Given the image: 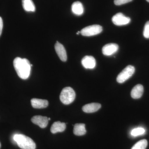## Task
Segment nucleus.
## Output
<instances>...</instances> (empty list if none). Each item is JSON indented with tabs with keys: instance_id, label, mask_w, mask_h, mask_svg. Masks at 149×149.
<instances>
[{
	"instance_id": "f257e3e1",
	"label": "nucleus",
	"mask_w": 149,
	"mask_h": 149,
	"mask_svg": "<svg viewBox=\"0 0 149 149\" xmlns=\"http://www.w3.org/2000/svg\"><path fill=\"white\" fill-rule=\"evenodd\" d=\"M13 65L19 77L23 80L29 77L31 71V64L27 59L17 57L13 61Z\"/></svg>"
},
{
	"instance_id": "f03ea898",
	"label": "nucleus",
	"mask_w": 149,
	"mask_h": 149,
	"mask_svg": "<svg viewBox=\"0 0 149 149\" xmlns=\"http://www.w3.org/2000/svg\"><path fill=\"white\" fill-rule=\"evenodd\" d=\"M13 140L19 148L22 149H35L36 144L29 137L23 134H15L13 136Z\"/></svg>"
},
{
	"instance_id": "7ed1b4c3",
	"label": "nucleus",
	"mask_w": 149,
	"mask_h": 149,
	"mask_svg": "<svg viewBox=\"0 0 149 149\" xmlns=\"http://www.w3.org/2000/svg\"><path fill=\"white\" fill-rule=\"evenodd\" d=\"M75 98V93L70 87L63 88L61 93L60 99L64 104H69L74 101Z\"/></svg>"
},
{
	"instance_id": "20e7f679",
	"label": "nucleus",
	"mask_w": 149,
	"mask_h": 149,
	"mask_svg": "<svg viewBox=\"0 0 149 149\" xmlns=\"http://www.w3.org/2000/svg\"><path fill=\"white\" fill-rule=\"evenodd\" d=\"M135 71V68L134 66L131 65H128L118 75L116 78L118 83H124L133 75Z\"/></svg>"
},
{
	"instance_id": "39448f33",
	"label": "nucleus",
	"mask_w": 149,
	"mask_h": 149,
	"mask_svg": "<svg viewBox=\"0 0 149 149\" xmlns=\"http://www.w3.org/2000/svg\"><path fill=\"white\" fill-rule=\"evenodd\" d=\"M102 30V27L101 26L95 24L87 26L83 28L80 31V33L83 36L90 37L100 34Z\"/></svg>"
},
{
	"instance_id": "423d86ee",
	"label": "nucleus",
	"mask_w": 149,
	"mask_h": 149,
	"mask_svg": "<svg viewBox=\"0 0 149 149\" xmlns=\"http://www.w3.org/2000/svg\"><path fill=\"white\" fill-rule=\"evenodd\" d=\"M112 21L116 25L123 26L129 24L130 22V17L125 16L121 13H119L113 17Z\"/></svg>"
},
{
	"instance_id": "0eeeda50",
	"label": "nucleus",
	"mask_w": 149,
	"mask_h": 149,
	"mask_svg": "<svg viewBox=\"0 0 149 149\" xmlns=\"http://www.w3.org/2000/svg\"><path fill=\"white\" fill-rule=\"evenodd\" d=\"M119 47L115 43L107 44L103 47L102 52L104 55L110 56L116 53L118 50Z\"/></svg>"
},
{
	"instance_id": "6e6552de",
	"label": "nucleus",
	"mask_w": 149,
	"mask_h": 149,
	"mask_svg": "<svg viewBox=\"0 0 149 149\" xmlns=\"http://www.w3.org/2000/svg\"><path fill=\"white\" fill-rule=\"evenodd\" d=\"M31 121L34 124L38 125L41 128H45L48 125V118L42 116H35L31 119Z\"/></svg>"
},
{
	"instance_id": "1a4fd4ad",
	"label": "nucleus",
	"mask_w": 149,
	"mask_h": 149,
	"mask_svg": "<svg viewBox=\"0 0 149 149\" xmlns=\"http://www.w3.org/2000/svg\"><path fill=\"white\" fill-rule=\"evenodd\" d=\"M81 63L83 66L86 69H93L96 66L95 59L92 56H85L82 59Z\"/></svg>"
},
{
	"instance_id": "9d476101",
	"label": "nucleus",
	"mask_w": 149,
	"mask_h": 149,
	"mask_svg": "<svg viewBox=\"0 0 149 149\" xmlns=\"http://www.w3.org/2000/svg\"><path fill=\"white\" fill-rule=\"evenodd\" d=\"M55 49L58 56L62 61L65 62L67 59L66 50L64 46L57 42L55 45Z\"/></svg>"
},
{
	"instance_id": "9b49d317",
	"label": "nucleus",
	"mask_w": 149,
	"mask_h": 149,
	"mask_svg": "<svg viewBox=\"0 0 149 149\" xmlns=\"http://www.w3.org/2000/svg\"><path fill=\"white\" fill-rule=\"evenodd\" d=\"M31 104L35 109H43L47 107L49 102L47 100L37 98L32 99L31 100Z\"/></svg>"
},
{
	"instance_id": "f8f14e48",
	"label": "nucleus",
	"mask_w": 149,
	"mask_h": 149,
	"mask_svg": "<svg viewBox=\"0 0 149 149\" xmlns=\"http://www.w3.org/2000/svg\"><path fill=\"white\" fill-rule=\"evenodd\" d=\"M101 107V105L97 103H92L85 105L82 108L83 111L87 113H91L97 111Z\"/></svg>"
},
{
	"instance_id": "ddd939ff",
	"label": "nucleus",
	"mask_w": 149,
	"mask_h": 149,
	"mask_svg": "<svg viewBox=\"0 0 149 149\" xmlns=\"http://www.w3.org/2000/svg\"><path fill=\"white\" fill-rule=\"evenodd\" d=\"M143 92L144 88L143 85L138 84L136 85L131 91V97L134 99L140 98L143 95Z\"/></svg>"
},
{
	"instance_id": "4468645a",
	"label": "nucleus",
	"mask_w": 149,
	"mask_h": 149,
	"mask_svg": "<svg viewBox=\"0 0 149 149\" xmlns=\"http://www.w3.org/2000/svg\"><path fill=\"white\" fill-rule=\"evenodd\" d=\"M66 128V124L63 122H61L60 121L55 122L52 125L51 128V132L53 134L58 133V132H62L65 130Z\"/></svg>"
},
{
	"instance_id": "2eb2a0df",
	"label": "nucleus",
	"mask_w": 149,
	"mask_h": 149,
	"mask_svg": "<svg viewBox=\"0 0 149 149\" xmlns=\"http://www.w3.org/2000/svg\"><path fill=\"white\" fill-rule=\"evenodd\" d=\"M72 12L77 15H81L84 13V8L82 3L79 1L74 2L71 7Z\"/></svg>"
},
{
	"instance_id": "dca6fc26",
	"label": "nucleus",
	"mask_w": 149,
	"mask_h": 149,
	"mask_svg": "<svg viewBox=\"0 0 149 149\" xmlns=\"http://www.w3.org/2000/svg\"><path fill=\"white\" fill-rule=\"evenodd\" d=\"M73 133L77 136H81L85 135L86 133L85 125L83 123H76L74 126Z\"/></svg>"
},
{
	"instance_id": "f3484780",
	"label": "nucleus",
	"mask_w": 149,
	"mask_h": 149,
	"mask_svg": "<svg viewBox=\"0 0 149 149\" xmlns=\"http://www.w3.org/2000/svg\"><path fill=\"white\" fill-rule=\"evenodd\" d=\"M22 6L27 12H35L36 8L32 0H22Z\"/></svg>"
},
{
	"instance_id": "a211bd4d",
	"label": "nucleus",
	"mask_w": 149,
	"mask_h": 149,
	"mask_svg": "<svg viewBox=\"0 0 149 149\" xmlns=\"http://www.w3.org/2000/svg\"><path fill=\"white\" fill-rule=\"evenodd\" d=\"M148 146V141L146 139L141 140L133 146L131 149H146Z\"/></svg>"
},
{
	"instance_id": "6ab92c4d",
	"label": "nucleus",
	"mask_w": 149,
	"mask_h": 149,
	"mask_svg": "<svg viewBox=\"0 0 149 149\" xmlns=\"http://www.w3.org/2000/svg\"><path fill=\"white\" fill-rule=\"evenodd\" d=\"M146 130L145 129L143 128H135L132 130L131 132V134L132 136L136 137L143 135L145 133Z\"/></svg>"
},
{
	"instance_id": "aec40b11",
	"label": "nucleus",
	"mask_w": 149,
	"mask_h": 149,
	"mask_svg": "<svg viewBox=\"0 0 149 149\" xmlns=\"http://www.w3.org/2000/svg\"><path fill=\"white\" fill-rule=\"evenodd\" d=\"M144 37L147 39L149 38V21L147 22L145 24L143 30Z\"/></svg>"
},
{
	"instance_id": "412c9836",
	"label": "nucleus",
	"mask_w": 149,
	"mask_h": 149,
	"mask_svg": "<svg viewBox=\"0 0 149 149\" xmlns=\"http://www.w3.org/2000/svg\"><path fill=\"white\" fill-rule=\"evenodd\" d=\"M133 0H114L115 4L116 6H120L132 1Z\"/></svg>"
},
{
	"instance_id": "4be33fe9",
	"label": "nucleus",
	"mask_w": 149,
	"mask_h": 149,
	"mask_svg": "<svg viewBox=\"0 0 149 149\" xmlns=\"http://www.w3.org/2000/svg\"><path fill=\"white\" fill-rule=\"evenodd\" d=\"M3 28V22L2 19L0 17V36L2 34Z\"/></svg>"
},
{
	"instance_id": "5701e85b",
	"label": "nucleus",
	"mask_w": 149,
	"mask_h": 149,
	"mask_svg": "<svg viewBox=\"0 0 149 149\" xmlns=\"http://www.w3.org/2000/svg\"><path fill=\"white\" fill-rule=\"evenodd\" d=\"M80 33V31H78V32H77V33H76V34H77V35H79Z\"/></svg>"
},
{
	"instance_id": "b1692460",
	"label": "nucleus",
	"mask_w": 149,
	"mask_h": 149,
	"mask_svg": "<svg viewBox=\"0 0 149 149\" xmlns=\"http://www.w3.org/2000/svg\"><path fill=\"white\" fill-rule=\"evenodd\" d=\"M51 120V118H48V120Z\"/></svg>"
},
{
	"instance_id": "393cba45",
	"label": "nucleus",
	"mask_w": 149,
	"mask_h": 149,
	"mask_svg": "<svg viewBox=\"0 0 149 149\" xmlns=\"http://www.w3.org/2000/svg\"><path fill=\"white\" fill-rule=\"evenodd\" d=\"M146 1L148 2L149 3V0H146Z\"/></svg>"
},
{
	"instance_id": "a878e982",
	"label": "nucleus",
	"mask_w": 149,
	"mask_h": 149,
	"mask_svg": "<svg viewBox=\"0 0 149 149\" xmlns=\"http://www.w3.org/2000/svg\"><path fill=\"white\" fill-rule=\"evenodd\" d=\"M1 143H0V148H1Z\"/></svg>"
}]
</instances>
